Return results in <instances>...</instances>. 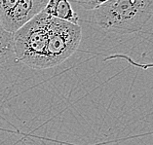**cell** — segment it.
Listing matches in <instances>:
<instances>
[{"mask_svg":"<svg viewBox=\"0 0 153 145\" xmlns=\"http://www.w3.org/2000/svg\"><path fill=\"white\" fill-rule=\"evenodd\" d=\"M91 13V23L103 30L130 34L141 30L151 20L153 0H108Z\"/></svg>","mask_w":153,"mask_h":145,"instance_id":"1","label":"cell"},{"mask_svg":"<svg viewBox=\"0 0 153 145\" xmlns=\"http://www.w3.org/2000/svg\"><path fill=\"white\" fill-rule=\"evenodd\" d=\"M50 17L42 11L14 32L16 61L33 69H47L46 46Z\"/></svg>","mask_w":153,"mask_h":145,"instance_id":"2","label":"cell"},{"mask_svg":"<svg viewBox=\"0 0 153 145\" xmlns=\"http://www.w3.org/2000/svg\"><path fill=\"white\" fill-rule=\"evenodd\" d=\"M82 39L78 24L50 17L46 46L47 69L58 66L75 53Z\"/></svg>","mask_w":153,"mask_h":145,"instance_id":"3","label":"cell"},{"mask_svg":"<svg viewBox=\"0 0 153 145\" xmlns=\"http://www.w3.org/2000/svg\"><path fill=\"white\" fill-rule=\"evenodd\" d=\"M50 0H0V21L9 32H16L44 10Z\"/></svg>","mask_w":153,"mask_h":145,"instance_id":"4","label":"cell"},{"mask_svg":"<svg viewBox=\"0 0 153 145\" xmlns=\"http://www.w3.org/2000/svg\"><path fill=\"white\" fill-rule=\"evenodd\" d=\"M43 12L53 18L71 24H78L79 21L78 14L74 11L68 0H50Z\"/></svg>","mask_w":153,"mask_h":145,"instance_id":"5","label":"cell"},{"mask_svg":"<svg viewBox=\"0 0 153 145\" xmlns=\"http://www.w3.org/2000/svg\"><path fill=\"white\" fill-rule=\"evenodd\" d=\"M16 61L14 53V33L6 30L0 21V66Z\"/></svg>","mask_w":153,"mask_h":145,"instance_id":"6","label":"cell"},{"mask_svg":"<svg viewBox=\"0 0 153 145\" xmlns=\"http://www.w3.org/2000/svg\"><path fill=\"white\" fill-rule=\"evenodd\" d=\"M70 3H75L78 6H80L82 9L87 11H93L97 9L103 3L107 2L108 0H68Z\"/></svg>","mask_w":153,"mask_h":145,"instance_id":"7","label":"cell"}]
</instances>
